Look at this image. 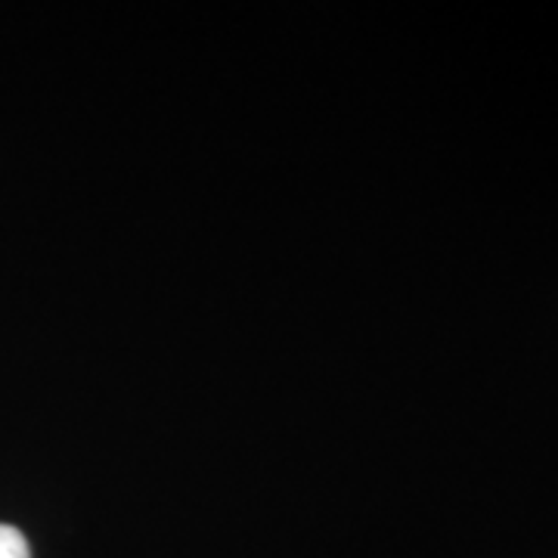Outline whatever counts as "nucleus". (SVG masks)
Here are the masks:
<instances>
[{
	"label": "nucleus",
	"instance_id": "nucleus-1",
	"mask_svg": "<svg viewBox=\"0 0 558 558\" xmlns=\"http://www.w3.org/2000/svg\"><path fill=\"white\" fill-rule=\"evenodd\" d=\"M0 558H32L25 537L10 524H0Z\"/></svg>",
	"mask_w": 558,
	"mask_h": 558
}]
</instances>
